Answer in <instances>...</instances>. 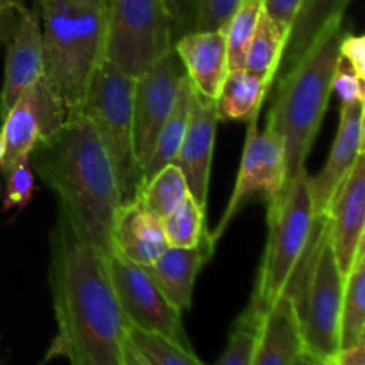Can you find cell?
Here are the masks:
<instances>
[{
    "label": "cell",
    "instance_id": "cell-11",
    "mask_svg": "<svg viewBox=\"0 0 365 365\" xmlns=\"http://www.w3.org/2000/svg\"><path fill=\"white\" fill-rule=\"evenodd\" d=\"M184 75L185 70L180 59L175 50H171L135 78L132 113H134V155L139 173H143L152 157L157 135L173 107Z\"/></svg>",
    "mask_w": 365,
    "mask_h": 365
},
{
    "label": "cell",
    "instance_id": "cell-38",
    "mask_svg": "<svg viewBox=\"0 0 365 365\" xmlns=\"http://www.w3.org/2000/svg\"><path fill=\"white\" fill-rule=\"evenodd\" d=\"M291 365H324V364L321 362L319 359H316V356L310 355L309 351H305V349H303V351L296 356L294 362H292Z\"/></svg>",
    "mask_w": 365,
    "mask_h": 365
},
{
    "label": "cell",
    "instance_id": "cell-21",
    "mask_svg": "<svg viewBox=\"0 0 365 365\" xmlns=\"http://www.w3.org/2000/svg\"><path fill=\"white\" fill-rule=\"evenodd\" d=\"M191 95H192V84L189 81L187 73L182 77L180 86H178L177 98H175L173 107H171L170 114H168L166 121H164L163 128H160L159 135H157L155 148H153L152 157H150L148 164L143 170L141 180H139L138 189L141 187L145 182L155 173H159L164 166L175 163L180 150L182 141H184L185 128H187L189 121V106H191Z\"/></svg>",
    "mask_w": 365,
    "mask_h": 365
},
{
    "label": "cell",
    "instance_id": "cell-29",
    "mask_svg": "<svg viewBox=\"0 0 365 365\" xmlns=\"http://www.w3.org/2000/svg\"><path fill=\"white\" fill-rule=\"evenodd\" d=\"M260 323L250 319L246 314H241L235 321L234 328L228 337V344L216 365H250L252 364L253 349L257 344Z\"/></svg>",
    "mask_w": 365,
    "mask_h": 365
},
{
    "label": "cell",
    "instance_id": "cell-24",
    "mask_svg": "<svg viewBox=\"0 0 365 365\" xmlns=\"http://www.w3.org/2000/svg\"><path fill=\"white\" fill-rule=\"evenodd\" d=\"M285 43H287V34L271 21V18L267 16L262 7L255 34L250 41L248 50H246L242 70L255 75L267 88H271V84L277 81L278 66H280L282 56H284Z\"/></svg>",
    "mask_w": 365,
    "mask_h": 365
},
{
    "label": "cell",
    "instance_id": "cell-1",
    "mask_svg": "<svg viewBox=\"0 0 365 365\" xmlns=\"http://www.w3.org/2000/svg\"><path fill=\"white\" fill-rule=\"evenodd\" d=\"M48 280L57 337L46 360L66 356L70 365H125L127 317L107 255L86 241L61 209L50 232Z\"/></svg>",
    "mask_w": 365,
    "mask_h": 365
},
{
    "label": "cell",
    "instance_id": "cell-39",
    "mask_svg": "<svg viewBox=\"0 0 365 365\" xmlns=\"http://www.w3.org/2000/svg\"><path fill=\"white\" fill-rule=\"evenodd\" d=\"M25 9L24 0H0V11H21Z\"/></svg>",
    "mask_w": 365,
    "mask_h": 365
},
{
    "label": "cell",
    "instance_id": "cell-35",
    "mask_svg": "<svg viewBox=\"0 0 365 365\" xmlns=\"http://www.w3.org/2000/svg\"><path fill=\"white\" fill-rule=\"evenodd\" d=\"M262 2L264 11L271 18V21L280 31L289 34V29H291V24L294 20L296 11H298L302 0H262Z\"/></svg>",
    "mask_w": 365,
    "mask_h": 365
},
{
    "label": "cell",
    "instance_id": "cell-5",
    "mask_svg": "<svg viewBox=\"0 0 365 365\" xmlns=\"http://www.w3.org/2000/svg\"><path fill=\"white\" fill-rule=\"evenodd\" d=\"M310 175L302 171L291 180H285L284 189L274 202L267 205V242L259 269L255 291L250 307L245 310L248 317L262 323V317L273 303L284 294L296 267L302 262L316 228Z\"/></svg>",
    "mask_w": 365,
    "mask_h": 365
},
{
    "label": "cell",
    "instance_id": "cell-12",
    "mask_svg": "<svg viewBox=\"0 0 365 365\" xmlns=\"http://www.w3.org/2000/svg\"><path fill=\"white\" fill-rule=\"evenodd\" d=\"M217 121L220 118H217L216 102L202 96L192 88L187 128L175 164L184 173L189 195L203 209H207V196H209Z\"/></svg>",
    "mask_w": 365,
    "mask_h": 365
},
{
    "label": "cell",
    "instance_id": "cell-15",
    "mask_svg": "<svg viewBox=\"0 0 365 365\" xmlns=\"http://www.w3.org/2000/svg\"><path fill=\"white\" fill-rule=\"evenodd\" d=\"M45 75L39 14L25 7L13 32L6 56L4 86L0 93V118L7 114L25 89Z\"/></svg>",
    "mask_w": 365,
    "mask_h": 365
},
{
    "label": "cell",
    "instance_id": "cell-26",
    "mask_svg": "<svg viewBox=\"0 0 365 365\" xmlns=\"http://www.w3.org/2000/svg\"><path fill=\"white\" fill-rule=\"evenodd\" d=\"M262 7V0H242L225 25L223 32L225 39H227L228 71L242 70L245 66L246 50L255 34Z\"/></svg>",
    "mask_w": 365,
    "mask_h": 365
},
{
    "label": "cell",
    "instance_id": "cell-25",
    "mask_svg": "<svg viewBox=\"0 0 365 365\" xmlns=\"http://www.w3.org/2000/svg\"><path fill=\"white\" fill-rule=\"evenodd\" d=\"M187 196V182L175 163L164 166L159 173L153 175L135 191V198L141 200L143 205L160 220L168 216L175 207L180 205Z\"/></svg>",
    "mask_w": 365,
    "mask_h": 365
},
{
    "label": "cell",
    "instance_id": "cell-17",
    "mask_svg": "<svg viewBox=\"0 0 365 365\" xmlns=\"http://www.w3.org/2000/svg\"><path fill=\"white\" fill-rule=\"evenodd\" d=\"M214 246L209 230L192 248L166 246V250L145 267L168 302L180 312L191 309L196 278L203 264L212 257Z\"/></svg>",
    "mask_w": 365,
    "mask_h": 365
},
{
    "label": "cell",
    "instance_id": "cell-34",
    "mask_svg": "<svg viewBox=\"0 0 365 365\" xmlns=\"http://www.w3.org/2000/svg\"><path fill=\"white\" fill-rule=\"evenodd\" d=\"M339 53L342 59L348 61L353 66V70L365 77V38L360 34H351V32H344L341 38V45H339Z\"/></svg>",
    "mask_w": 365,
    "mask_h": 365
},
{
    "label": "cell",
    "instance_id": "cell-36",
    "mask_svg": "<svg viewBox=\"0 0 365 365\" xmlns=\"http://www.w3.org/2000/svg\"><path fill=\"white\" fill-rule=\"evenodd\" d=\"M324 365H365V342L353 348L339 349L331 359L324 360Z\"/></svg>",
    "mask_w": 365,
    "mask_h": 365
},
{
    "label": "cell",
    "instance_id": "cell-8",
    "mask_svg": "<svg viewBox=\"0 0 365 365\" xmlns=\"http://www.w3.org/2000/svg\"><path fill=\"white\" fill-rule=\"evenodd\" d=\"M246 123H248V130H246L237 180H235L234 191L220 223L210 232L214 245L223 237L232 221L250 202L262 200L266 205H269L277 200L287 180L284 146L277 134L267 127L262 132L259 130V114L250 118Z\"/></svg>",
    "mask_w": 365,
    "mask_h": 365
},
{
    "label": "cell",
    "instance_id": "cell-23",
    "mask_svg": "<svg viewBox=\"0 0 365 365\" xmlns=\"http://www.w3.org/2000/svg\"><path fill=\"white\" fill-rule=\"evenodd\" d=\"M365 342V248H359L349 273L344 277L339 349L353 348Z\"/></svg>",
    "mask_w": 365,
    "mask_h": 365
},
{
    "label": "cell",
    "instance_id": "cell-4",
    "mask_svg": "<svg viewBox=\"0 0 365 365\" xmlns=\"http://www.w3.org/2000/svg\"><path fill=\"white\" fill-rule=\"evenodd\" d=\"M45 77L68 113L81 107L103 61L109 0H39Z\"/></svg>",
    "mask_w": 365,
    "mask_h": 365
},
{
    "label": "cell",
    "instance_id": "cell-33",
    "mask_svg": "<svg viewBox=\"0 0 365 365\" xmlns=\"http://www.w3.org/2000/svg\"><path fill=\"white\" fill-rule=\"evenodd\" d=\"M168 14L173 20L175 31H177V39L185 32H191L195 27L196 6L198 0H163Z\"/></svg>",
    "mask_w": 365,
    "mask_h": 365
},
{
    "label": "cell",
    "instance_id": "cell-27",
    "mask_svg": "<svg viewBox=\"0 0 365 365\" xmlns=\"http://www.w3.org/2000/svg\"><path fill=\"white\" fill-rule=\"evenodd\" d=\"M160 221L168 246L175 248H192L209 232L205 227V209L191 195Z\"/></svg>",
    "mask_w": 365,
    "mask_h": 365
},
{
    "label": "cell",
    "instance_id": "cell-13",
    "mask_svg": "<svg viewBox=\"0 0 365 365\" xmlns=\"http://www.w3.org/2000/svg\"><path fill=\"white\" fill-rule=\"evenodd\" d=\"M328 230L341 273L348 274L364 245L365 227V155L360 153L355 166L342 182L328 209Z\"/></svg>",
    "mask_w": 365,
    "mask_h": 365
},
{
    "label": "cell",
    "instance_id": "cell-41",
    "mask_svg": "<svg viewBox=\"0 0 365 365\" xmlns=\"http://www.w3.org/2000/svg\"><path fill=\"white\" fill-rule=\"evenodd\" d=\"M2 157H4V143L0 139V163H2Z\"/></svg>",
    "mask_w": 365,
    "mask_h": 365
},
{
    "label": "cell",
    "instance_id": "cell-19",
    "mask_svg": "<svg viewBox=\"0 0 365 365\" xmlns=\"http://www.w3.org/2000/svg\"><path fill=\"white\" fill-rule=\"evenodd\" d=\"M303 351L294 299L284 292L260 323L250 365H291Z\"/></svg>",
    "mask_w": 365,
    "mask_h": 365
},
{
    "label": "cell",
    "instance_id": "cell-40",
    "mask_svg": "<svg viewBox=\"0 0 365 365\" xmlns=\"http://www.w3.org/2000/svg\"><path fill=\"white\" fill-rule=\"evenodd\" d=\"M11 14H13V11H0V41L6 38L7 24L11 21Z\"/></svg>",
    "mask_w": 365,
    "mask_h": 365
},
{
    "label": "cell",
    "instance_id": "cell-37",
    "mask_svg": "<svg viewBox=\"0 0 365 365\" xmlns=\"http://www.w3.org/2000/svg\"><path fill=\"white\" fill-rule=\"evenodd\" d=\"M123 362H125V365H152L148 360L145 359V356L141 355V353L138 351V348H135V346L128 341V337H127V341H125Z\"/></svg>",
    "mask_w": 365,
    "mask_h": 365
},
{
    "label": "cell",
    "instance_id": "cell-42",
    "mask_svg": "<svg viewBox=\"0 0 365 365\" xmlns=\"http://www.w3.org/2000/svg\"><path fill=\"white\" fill-rule=\"evenodd\" d=\"M36 2H39V0H36Z\"/></svg>",
    "mask_w": 365,
    "mask_h": 365
},
{
    "label": "cell",
    "instance_id": "cell-2",
    "mask_svg": "<svg viewBox=\"0 0 365 365\" xmlns=\"http://www.w3.org/2000/svg\"><path fill=\"white\" fill-rule=\"evenodd\" d=\"M31 166L56 192L59 209L75 230L107 255L123 196L113 160L91 121L78 110L68 113L59 130L32 148Z\"/></svg>",
    "mask_w": 365,
    "mask_h": 365
},
{
    "label": "cell",
    "instance_id": "cell-9",
    "mask_svg": "<svg viewBox=\"0 0 365 365\" xmlns=\"http://www.w3.org/2000/svg\"><path fill=\"white\" fill-rule=\"evenodd\" d=\"M110 282L125 317L134 327L155 331L184 348L192 349L182 324V312L163 294L148 271L125 259L116 250L107 253Z\"/></svg>",
    "mask_w": 365,
    "mask_h": 365
},
{
    "label": "cell",
    "instance_id": "cell-22",
    "mask_svg": "<svg viewBox=\"0 0 365 365\" xmlns=\"http://www.w3.org/2000/svg\"><path fill=\"white\" fill-rule=\"evenodd\" d=\"M269 88L246 70L228 71L216 98L220 120L248 121L260 114Z\"/></svg>",
    "mask_w": 365,
    "mask_h": 365
},
{
    "label": "cell",
    "instance_id": "cell-32",
    "mask_svg": "<svg viewBox=\"0 0 365 365\" xmlns=\"http://www.w3.org/2000/svg\"><path fill=\"white\" fill-rule=\"evenodd\" d=\"M334 91L337 93V96L341 98L342 106H344V103L364 102L365 100L364 78L353 70V66L348 61L342 59L341 53H339L334 81H331V93Z\"/></svg>",
    "mask_w": 365,
    "mask_h": 365
},
{
    "label": "cell",
    "instance_id": "cell-14",
    "mask_svg": "<svg viewBox=\"0 0 365 365\" xmlns=\"http://www.w3.org/2000/svg\"><path fill=\"white\" fill-rule=\"evenodd\" d=\"M360 153H364V102L344 103L341 109V121L330 155L323 170L310 177V191L316 216L328 214L335 195L342 182L355 166Z\"/></svg>",
    "mask_w": 365,
    "mask_h": 365
},
{
    "label": "cell",
    "instance_id": "cell-10",
    "mask_svg": "<svg viewBox=\"0 0 365 365\" xmlns=\"http://www.w3.org/2000/svg\"><path fill=\"white\" fill-rule=\"evenodd\" d=\"M66 116L68 110L63 100L43 75L21 93L2 118L0 139L4 143V157L0 173L6 177L21 157L31 155L39 141L59 130Z\"/></svg>",
    "mask_w": 365,
    "mask_h": 365
},
{
    "label": "cell",
    "instance_id": "cell-30",
    "mask_svg": "<svg viewBox=\"0 0 365 365\" xmlns=\"http://www.w3.org/2000/svg\"><path fill=\"white\" fill-rule=\"evenodd\" d=\"M6 195L4 210L25 209L34 198V171L31 166V155H25L6 173Z\"/></svg>",
    "mask_w": 365,
    "mask_h": 365
},
{
    "label": "cell",
    "instance_id": "cell-28",
    "mask_svg": "<svg viewBox=\"0 0 365 365\" xmlns=\"http://www.w3.org/2000/svg\"><path fill=\"white\" fill-rule=\"evenodd\" d=\"M127 337L152 365H205L195 355L192 349L184 348L178 342L155 334V331L134 327L128 321Z\"/></svg>",
    "mask_w": 365,
    "mask_h": 365
},
{
    "label": "cell",
    "instance_id": "cell-31",
    "mask_svg": "<svg viewBox=\"0 0 365 365\" xmlns=\"http://www.w3.org/2000/svg\"><path fill=\"white\" fill-rule=\"evenodd\" d=\"M242 0H198L192 31H223Z\"/></svg>",
    "mask_w": 365,
    "mask_h": 365
},
{
    "label": "cell",
    "instance_id": "cell-3",
    "mask_svg": "<svg viewBox=\"0 0 365 365\" xmlns=\"http://www.w3.org/2000/svg\"><path fill=\"white\" fill-rule=\"evenodd\" d=\"M342 34V20L328 25L303 59L278 78V95L266 127L284 146L287 180L305 171V160L330 102Z\"/></svg>",
    "mask_w": 365,
    "mask_h": 365
},
{
    "label": "cell",
    "instance_id": "cell-7",
    "mask_svg": "<svg viewBox=\"0 0 365 365\" xmlns=\"http://www.w3.org/2000/svg\"><path fill=\"white\" fill-rule=\"evenodd\" d=\"M173 20L163 0H109L103 59L138 78L173 50Z\"/></svg>",
    "mask_w": 365,
    "mask_h": 365
},
{
    "label": "cell",
    "instance_id": "cell-16",
    "mask_svg": "<svg viewBox=\"0 0 365 365\" xmlns=\"http://www.w3.org/2000/svg\"><path fill=\"white\" fill-rule=\"evenodd\" d=\"M196 93L216 102L228 73L227 39L223 31H191L173 45Z\"/></svg>",
    "mask_w": 365,
    "mask_h": 365
},
{
    "label": "cell",
    "instance_id": "cell-20",
    "mask_svg": "<svg viewBox=\"0 0 365 365\" xmlns=\"http://www.w3.org/2000/svg\"><path fill=\"white\" fill-rule=\"evenodd\" d=\"M351 0H302L287 34L284 56L278 66L277 78L287 73L303 59L310 46L317 41L324 29L344 18Z\"/></svg>",
    "mask_w": 365,
    "mask_h": 365
},
{
    "label": "cell",
    "instance_id": "cell-6",
    "mask_svg": "<svg viewBox=\"0 0 365 365\" xmlns=\"http://www.w3.org/2000/svg\"><path fill=\"white\" fill-rule=\"evenodd\" d=\"M134 77L103 59L77 109L91 121L113 160L123 203L135 198L141 178L134 155Z\"/></svg>",
    "mask_w": 365,
    "mask_h": 365
},
{
    "label": "cell",
    "instance_id": "cell-18",
    "mask_svg": "<svg viewBox=\"0 0 365 365\" xmlns=\"http://www.w3.org/2000/svg\"><path fill=\"white\" fill-rule=\"evenodd\" d=\"M110 242L113 250L143 267L150 266L168 246L163 221L150 212L139 198L128 200L120 207L114 217Z\"/></svg>",
    "mask_w": 365,
    "mask_h": 365
}]
</instances>
